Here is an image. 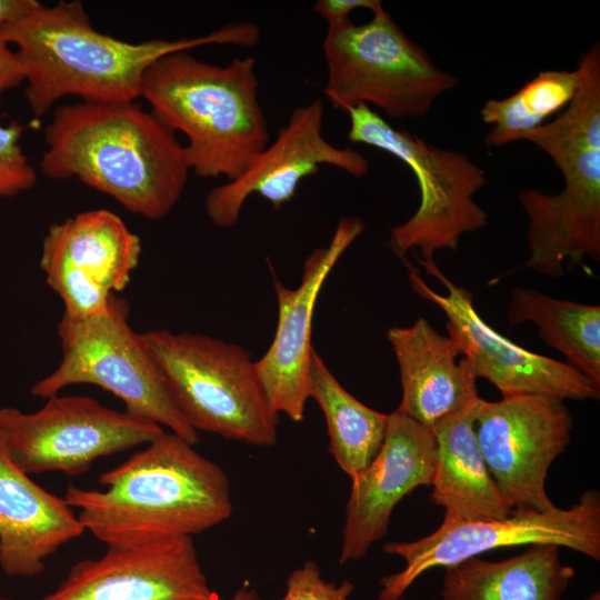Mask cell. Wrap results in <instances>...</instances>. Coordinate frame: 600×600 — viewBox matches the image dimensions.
Segmentation results:
<instances>
[{
	"mask_svg": "<svg viewBox=\"0 0 600 600\" xmlns=\"http://www.w3.org/2000/svg\"><path fill=\"white\" fill-rule=\"evenodd\" d=\"M260 36L258 24L240 21L196 38L129 42L94 29L80 1L40 3L0 28V41L17 49L24 94L36 118L69 96L84 102H134L147 69L159 58L208 44L249 48Z\"/></svg>",
	"mask_w": 600,
	"mask_h": 600,
	"instance_id": "6da1fadb",
	"label": "cell"
},
{
	"mask_svg": "<svg viewBox=\"0 0 600 600\" xmlns=\"http://www.w3.org/2000/svg\"><path fill=\"white\" fill-rule=\"evenodd\" d=\"M99 489L69 484L63 499L84 531L109 546L192 537L233 510L226 472L193 444L163 432L99 477Z\"/></svg>",
	"mask_w": 600,
	"mask_h": 600,
	"instance_id": "7a4b0ae2",
	"label": "cell"
},
{
	"mask_svg": "<svg viewBox=\"0 0 600 600\" xmlns=\"http://www.w3.org/2000/svg\"><path fill=\"white\" fill-rule=\"evenodd\" d=\"M44 140V176L77 178L148 220L173 209L191 171L174 132L134 102L60 106Z\"/></svg>",
	"mask_w": 600,
	"mask_h": 600,
	"instance_id": "3957f363",
	"label": "cell"
},
{
	"mask_svg": "<svg viewBox=\"0 0 600 600\" xmlns=\"http://www.w3.org/2000/svg\"><path fill=\"white\" fill-rule=\"evenodd\" d=\"M141 97L172 132L183 133L190 170L200 178H239L269 144L253 57L226 66L188 51L166 54L142 80Z\"/></svg>",
	"mask_w": 600,
	"mask_h": 600,
	"instance_id": "277c9868",
	"label": "cell"
},
{
	"mask_svg": "<svg viewBox=\"0 0 600 600\" xmlns=\"http://www.w3.org/2000/svg\"><path fill=\"white\" fill-rule=\"evenodd\" d=\"M141 334L174 404L197 432L258 447L277 443L279 414L248 350L203 333Z\"/></svg>",
	"mask_w": 600,
	"mask_h": 600,
	"instance_id": "5b68a950",
	"label": "cell"
},
{
	"mask_svg": "<svg viewBox=\"0 0 600 600\" xmlns=\"http://www.w3.org/2000/svg\"><path fill=\"white\" fill-rule=\"evenodd\" d=\"M350 119L348 140L380 150L402 161L413 173L420 192L416 212L390 229L388 247L399 258L409 251L433 261L439 250H456L464 233L488 223L474 196L487 183L484 170L467 154L433 146L406 130H398L367 104L344 111Z\"/></svg>",
	"mask_w": 600,
	"mask_h": 600,
	"instance_id": "8992f818",
	"label": "cell"
},
{
	"mask_svg": "<svg viewBox=\"0 0 600 600\" xmlns=\"http://www.w3.org/2000/svg\"><path fill=\"white\" fill-rule=\"evenodd\" d=\"M324 93L342 111L373 104L389 118H421L459 79L437 67L383 8L363 24L330 27L323 40Z\"/></svg>",
	"mask_w": 600,
	"mask_h": 600,
	"instance_id": "52a82bcc",
	"label": "cell"
},
{
	"mask_svg": "<svg viewBox=\"0 0 600 600\" xmlns=\"http://www.w3.org/2000/svg\"><path fill=\"white\" fill-rule=\"evenodd\" d=\"M128 319L129 304L117 294L102 314L82 320L62 316L57 326L61 361L32 386L31 394L48 399L72 384L98 386L119 398L127 412L194 446L198 432L174 404L142 334Z\"/></svg>",
	"mask_w": 600,
	"mask_h": 600,
	"instance_id": "ba28073f",
	"label": "cell"
},
{
	"mask_svg": "<svg viewBox=\"0 0 600 600\" xmlns=\"http://www.w3.org/2000/svg\"><path fill=\"white\" fill-rule=\"evenodd\" d=\"M553 544L600 560V497L584 491L568 509L541 512L518 508L503 520H443L432 533L413 541L388 542L383 551L404 567L380 579L378 600H401L424 572L447 568L504 547Z\"/></svg>",
	"mask_w": 600,
	"mask_h": 600,
	"instance_id": "9c48e42d",
	"label": "cell"
},
{
	"mask_svg": "<svg viewBox=\"0 0 600 600\" xmlns=\"http://www.w3.org/2000/svg\"><path fill=\"white\" fill-rule=\"evenodd\" d=\"M161 426L86 396H53L38 411L0 408V451L27 474L77 476L99 459L162 434Z\"/></svg>",
	"mask_w": 600,
	"mask_h": 600,
	"instance_id": "30bf717a",
	"label": "cell"
},
{
	"mask_svg": "<svg viewBox=\"0 0 600 600\" xmlns=\"http://www.w3.org/2000/svg\"><path fill=\"white\" fill-rule=\"evenodd\" d=\"M414 258L447 293L432 290L419 270L406 262L412 290L444 313L448 336L477 379L491 382L502 397L546 394L579 401L600 398V387L564 361L529 351L496 331L477 312L471 292L450 280L434 260Z\"/></svg>",
	"mask_w": 600,
	"mask_h": 600,
	"instance_id": "8fae6325",
	"label": "cell"
},
{
	"mask_svg": "<svg viewBox=\"0 0 600 600\" xmlns=\"http://www.w3.org/2000/svg\"><path fill=\"white\" fill-rule=\"evenodd\" d=\"M572 416L564 400L546 394L481 398L476 434L490 474L513 509L556 508L546 491L552 462L571 440Z\"/></svg>",
	"mask_w": 600,
	"mask_h": 600,
	"instance_id": "7c38bea8",
	"label": "cell"
},
{
	"mask_svg": "<svg viewBox=\"0 0 600 600\" xmlns=\"http://www.w3.org/2000/svg\"><path fill=\"white\" fill-rule=\"evenodd\" d=\"M141 241L107 209L89 210L50 226L40 258L47 284L74 320L104 313L139 264Z\"/></svg>",
	"mask_w": 600,
	"mask_h": 600,
	"instance_id": "4fadbf2b",
	"label": "cell"
},
{
	"mask_svg": "<svg viewBox=\"0 0 600 600\" xmlns=\"http://www.w3.org/2000/svg\"><path fill=\"white\" fill-rule=\"evenodd\" d=\"M323 116L320 99L296 108L274 141L239 178L208 192L204 208L209 220L218 228L233 227L252 194H259L279 210L294 198L299 183L317 174L322 166L364 177L369 171L368 159L351 147L330 143L322 133Z\"/></svg>",
	"mask_w": 600,
	"mask_h": 600,
	"instance_id": "5bb4252c",
	"label": "cell"
},
{
	"mask_svg": "<svg viewBox=\"0 0 600 600\" xmlns=\"http://www.w3.org/2000/svg\"><path fill=\"white\" fill-rule=\"evenodd\" d=\"M40 600H227L213 590L192 537L109 546L97 559L74 563Z\"/></svg>",
	"mask_w": 600,
	"mask_h": 600,
	"instance_id": "9a60e30c",
	"label": "cell"
},
{
	"mask_svg": "<svg viewBox=\"0 0 600 600\" xmlns=\"http://www.w3.org/2000/svg\"><path fill=\"white\" fill-rule=\"evenodd\" d=\"M363 230L361 218H340L330 242L306 257L297 288H288L273 278L277 328L268 350L256 361V368L273 410L294 422L304 419L309 399L308 376L314 350L312 320L319 293L330 271Z\"/></svg>",
	"mask_w": 600,
	"mask_h": 600,
	"instance_id": "2e32d148",
	"label": "cell"
},
{
	"mask_svg": "<svg viewBox=\"0 0 600 600\" xmlns=\"http://www.w3.org/2000/svg\"><path fill=\"white\" fill-rule=\"evenodd\" d=\"M434 467L432 430L397 409L389 413L379 452L351 479L340 563L360 560L386 537L396 506L418 487L431 486Z\"/></svg>",
	"mask_w": 600,
	"mask_h": 600,
	"instance_id": "e0dca14e",
	"label": "cell"
},
{
	"mask_svg": "<svg viewBox=\"0 0 600 600\" xmlns=\"http://www.w3.org/2000/svg\"><path fill=\"white\" fill-rule=\"evenodd\" d=\"M564 188L553 194L538 189L519 191L528 217L530 251L524 267L551 278L564 274L563 263L600 261V149L586 150L557 167Z\"/></svg>",
	"mask_w": 600,
	"mask_h": 600,
	"instance_id": "ac0fdd59",
	"label": "cell"
},
{
	"mask_svg": "<svg viewBox=\"0 0 600 600\" xmlns=\"http://www.w3.org/2000/svg\"><path fill=\"white\" fill-rule=\"evenodd\" d=\"M394 353L402 398L397 408L432 429L443 418L479 398L477 378L467 359L449 337L437 331L423 317L409 327L387 329Z\"/></svg>",
	"mask_w": 600,
	"mask_h": 600,
	"instance_id": "d6986e66",
	"label": "cell"
},
{
	"mask_svg": "<svg viewBox=\"0 0 600 600\" xmlns=\"http://www.w3.org/2000/svg\"><path fill=\"white\" fill-rule=\"evenodd\" d=\"M84 532L73 509L33 482L0 451V567L34 577L46 560Z\"/></svg>",
	"mask_w": 600,
	"mask_h": 600,
	"instance_id": "ffe728a7",
	"label": "cell"
},
{
	"mask_svg": "<svg viewBox=\"0 0 600 600\" xmlns=\"http://www.w3.org/2000/svg\"><path fill=\"white\" fill-rule=\"evenodd\" d=\"M480 400L479 397L431 429L436 440V467L430 499L443 508V520H503L513 511L479 448L476 416Z\"/></svg>",
	"mask_w": 600,
	"mask_h": 600,
	"instance_id": "44dd1931",
	"label": "cell"
},
{
	"mask_svg": "<svg viewBox=\"0 0 600 600\" xmlns=\"http://www.w3.org/2000/svg\"><path fill=\"white\" fill-rule=\"evenodd\" d=\"M574 573L553 544L499 561L472 557L444 568L440 600H562Z\"/></svg>",
	"mask_w": 600,
	"mask_h": 600,
	"instance_id": "7402d4cb",
	"label": "cell"
},
{
	"mask_svg": "<svg viewBox=\"0 0 600 600\" xmlns=\"http://www.w3.org/2000/svg\"><path fill=\"white\" fill-rule=\"evenodd\" d=\"M308 396L323 412L331 456L350 479L354 478L379 452L388 414L348 392L316 350L310 360Z\"/></svg>",
	"mask_w": 600,
	"mask_h": 600,
	"instance_id": "603a6c76",
	"label": "cell"
},
{
	"mask_svg": "<svg viewBox=\"0 0 600 600\" xmlns=\"http://www.w3.org/2000/svg\"><path fill=\"white\" fill-rule=\"evenodd\" d=\"M507 320L533 322L539 337L566 363L600 387V307L558 299L534 289L511 290Z\"/></svg>",
	"mask_w": 600,
	"mask_h": 600,
	"instance_id": "cb8c5ba5",
	"label": "cell"
},
{
	"mask_svg": "<svg viewBox=\"0 0 600 600\" xmlns=\"http://www.w3.org/2000/svg\"><path fill=\"white\" fill-rule=\"evenodd\" d=\"M581 83V72L544 70L503 99H489L480 109L482 122L491 124L484 141L489 148H500L519 141L520 137L540 126L553 113L566 108Z\"/></svg>",
	"mask_w": 600,
	"mask_h": 600,
	"instance_id": "d4e9b609",
	"label": "cell"
},
{
	"mask_svg": "<svg viewBox=\"0 0 600 600\" xmlns=\"http://www.w3.org/2000/svg\"><path fill=\"white\" fill-rule=\"evenodd\" d=\"M581 83L573 99L552 121L523 133L557 167L589 149H600V46L593 43L577 61Z\"/></svg>",
	"mask_w": 600,
	"mask_h": 600,
	"instance_id": "484cf974",
	"label": "cell"
},
{
	"mask_svg": "<svg viewBox=\"0 0 600 600\" xmlns=\"http://www.w3.org/2000/svg\"><path fill=\"white\" fill-rule=\"evenodd\" d=\"M24 129L17 121L0 124V197L16 196L36 184L37 172L20 144Z\"/></svg>",
	"mask_w": 600,
	"mask_h": 600,
	"instance_id": "4316f807",
	"label": "cell"
},
{
	"mask_svg": "<svg viewBox=\"0 0 600 600\" xmlns=\"http://www.w3.org/2000/svg\"><path fill=\"white\" fill-rule=\"evenodd\" d=\"M354 584L343 580L339 584L326 581L318 564L308 560L292 570L284 596L279 600H349Z\"/></svg>",
	"mask_w": 600,
	"mask_h": 600,
	"instance_id": "83f0119b",
	"label": "cell"
},
{
	"mask_svg": "<svg viewBox=\"0 0 600 600\" xmlns=\"http://www.w3.org/2000/svg\"><path fill=\"white\" fill-rule=\"evenodd\" d=\"M382 7L379 0H318L313 10L322 17L328 28L349 21V16L356 9H368L372 13Z\"/></svg>",
	"mask_w": 600,
	"mask_h": 600,
	"instance_id": "f1b7e54d",
	"label": "cell"
},
{
	"mask_svg": "<svg viewBox=\"0 0 600 600\" xmlns=\"http://www.w3.org/2000/svg\"><path fill=\"white\" fill-rule=\"evenodd\" d=\"M23 81L13 50L0 41V96Z\"/></svg>",
	"mask_w": 600,
	"mask_h": 600,
	"instance_id": "f546056e",
	"label": "cell"
},
{
	"mask_svg": "<svg viewBox=\"0 0 600 600\" xmlns=\"http://www.w3.org/2000/svg\"><path fill=\"white\" fill-rule=\"evenodd\" d=\"M39 4L36 0H0V28L27 16Z\"/></svg>",
	"mask_w": 600,
	"mask_h": 600,
	"instance_id": "4dcf8cb0",
	"label": "cell"
},
{
	"mask_svg": "<svg viewBox=\"0 0 600 600\" xmlns=\"http://www.w3.org/2000/svg\"><path fill=\"white\" fill-rule=\"evenodd\" d=\"M586 600H600V593H599V591H596V592L591 593L590 596H588V597L586 598Z\"/></svg>",
	"mask_w": 600,
	"mask_h": 600,
	"instance_id": "1f68e13d",
	"label": "cell"
},
{
	"mask_svg": "<svg viewBox=\"0 0 600 600\" xmlns=\"http://www.w3.org/2000/svg\"><path fill=\"white\" fill-rule=\"evenodd\" d=\"M0 600H6V599L0 598Z\"/></svg>",
	"mask_w": 600,
	"mask_h": 600,
	"instance_id": "d6a6232c",
	"label": "cell"
}]
</instances>
